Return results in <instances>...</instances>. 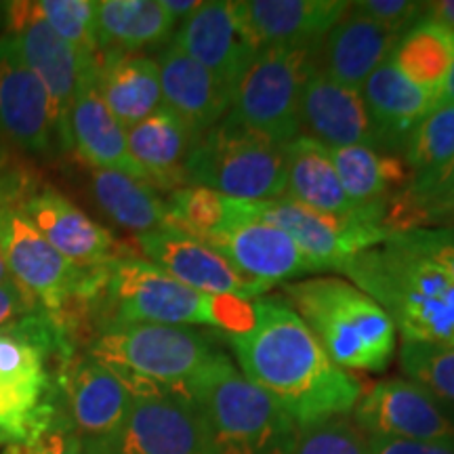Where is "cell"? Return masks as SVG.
Returning <instances> with one entry per match:
<instances>
[{"label":"cell","mask_w":454,"mask_h":454,"mask_svg":"<svg viewBox=\"0 0 454 454\" xmlns=\"http://www.w3.org/2000/svg\"><path fill=\"white\" fill-rule=\"evenodd\" d=\"M345 0H234L238 27L254 49L316 47L337 24Z\"/></svg>","instance_id":"17"},{"label":"cell","mask_w":454,"mask_h":454,"mask_svg":"<svg viewBox=\"0 0 454 454\" xmlns=\"http://www.w3.org/2000/svg\"><path fill=\"white\" fill-rule=\"evenodd\" d=\"M30 192L20 177L0 179V254L11 278L53 316L81 297L90 270L61 257L21 213V202Z\"/></svg>","instance_id":"9"},{"label":"cell","mask_w":454,"mask_h":454,"mask_svg":"<svg viewBox=\"0 0 454 454\" xmlns=\"http://www.w3.org/2000/svg\"><path fill=\"white\" fill-rule=\"evenodd\" d=\"M331 160L345 194L356 207H387L395 194L408 190L412 175L404 158H397L366 145L334 147Z\"/></svg>","instance_id":"31"},{"label":"cell","mask_w":454,"mask_h":454,"mask_svg":"<svg viewBox=\"0 0 454 454\" xmlns=\"http://www.w3.org/2000/svg\"><path fill=\"white\" fill-rule=\"evenodd\" d=\"M425 17L444 27L454 36V0H435V3H425Z\"/></svg>","instance_id":"45"},{"label":"cell","mask_w":454,"mask_h":454,"mask_svg":"<svg viewBox=\"0 0 454 454\" xmlns=\"http://www.w3.org/2000/svg\"><path fill=\"white\" fill-rule=\"evenodd\" d=\"M175 21L160 0H101L95 3V32L101 55L129 53L167 43Z\"/></svg>","instance_id":"30"},{"label":"cell","mask_w":454,"mask_h":454,"mask_svg":"<svg viewBox=\"0 0 454 454\" xmlns=\"http://www.w3.org/2000/svg\"><path fill=\"white\" fill-rule=\"evenodd\" d=\"M221 354L202 331L167 325H114L90 340L89 356L121 377L124 385L150 383L190 397V387Z\"/></svg>","instance_id":"6"},{"label":"cell","mask_w":454,"mask_h":454,"mask_svg":"<svg viewBox=\"0 0 454 454\" xmlns=\"http://www.w3.org/2000/svg\"><path fill=\"white\" fill-rule=\"evenodd\" d=\"M173 44L207 67L230 93H234L238 78L259 53L244 38L227 0L202 3L196 13L181 24Z\"/></svg>","instance_id":"22"},{"label":"cell","mask_w":454,"mask_h":454,"mask_svg":"<svg viewBox=\"0 0 454 454\" xmlns=\"http://www.w3.org/2000/svg\"><path fill=\"white\" fill-rule=\"evenodd\" d=\"M284 162H286V192L284 198L294 200L311 211L340 217L354 215H383L387 207H356L345 194L337 170L331 160V150L317 141L299 135L284 145Z\"/></svg>","instance_id":"27"},{"label":"cell","mask_w":454,"mask_h":454,"mask_svg":"<svg viewBox=\"0 0 454 454\" xmlns=\"http://www.w3.org/2000/svg\"><path fill=\"white\" fill-rule=\"evenodd\" d=\"M316 49H261L238 78L227 118L276 145L299 137V101L317 67Z\"/></svg>","instance_id":"8"},{"label":"cell","mask_w":454,"mask_h":454,"mask_svg":"<svg viewBox=\"0 0 454 454\" xmlns=\"http://www.w3.org/2000/svg\"><path fill=\"white\" fill-rule=\"evenodd\" d=\"M446 230H448V234L454 238V225H446Z\"/></svg>","instance_id":"51"},{"label":"cell","mask_w":454,"mask_h":454,"mask_svg":"<svg viewBox=\"0 0 454 454\" xmlns=\"http://www.w3.org/2000/svg\"><path fill=\"white\" fill-rule=\"evenodd\" d=\"M95 87L124 129L164 107L160 70L150 57L104 53L95 72Z\"/></svg>","instance_id":"29"},{"label":"cell","mask_w":454,"mask_h":454,"mask_svg":"<svg viewBox=\"0 0 454 454\" xmlns=\"http://www.w3.org/2000/svg\"><path fill=\"white\" fill-rule=\"evenodd\" d=\"M0 129L32 154L53 147L55 110L47 87L21 59L13 38H0Z\"/></svg>","instance_id":"19"},{"label":"cell","mask_w":454,"mask_h":454,"mask_svg":"<svg viewBox=\"0 0 454 454\" xmlns=\"http://www.w3.org/2000/svg\"><path fill=\"white\" fill-rule=\"evenodd\" d=\"M38 308H43V305L30 297L13 278L7 282H0V333L24 320V317L36 314Z\"/></svg>","instance_id":"42"},{"label":"cell","mask_w":454,"mask_h":454,"mask_svg":"<svg viewBox=\"0 0 454 454\" xmlns=\"http://www.w3.org/2000/svg\"><path fill=\"white\" fill-rule=\"evenodd\" d=\"M67 419L82 444L107 440L127 419L133 395L116 372L90 356H67L59 374Z\"/></svg>","instance_id":"18"},{"label":"cell","mask_w":454,"mask_h":454,"mask_svg":"<svg viewBox=\"0 0 454 454\" xmlns=\"http://www.w3.org/2000/svg\"><path fill=\"white\" fill-rule=\"evenodd\" d=\"M299 130L328 150L366 145L377 150L374 130L360 89L331 81L316 67L299 101Z\"/></svg>","instance_id":"21"},{"label":"cell","mask_w":454,"mask_h":454,"mask_svg":"<svg viewBox=\"0 0 454 454\" xmlns=\"http://www.w3.org/2000/svg\"><path fill=\"white\" fill-rule=\"evenodd\" d=\"M368 454H454V444L368 438Z\"/></svg>","instance_id":"44"},{"label":"cell","mask_w":454,"mask_h":454,"mask_svg":"<svg viewBox=\"0 0 454 454\" xmlns=\"http://www.w3.org/2000/svg\"><path fill=\"white\" fill-rule=\"evenodd\" d=\"M389 242L434 261L454 280V238L448 234L446 227H419L402 231L391 236Z\"/></svg>","instance_id":"39"},{"label":"cell","mask_w":454,"mask_h":454,"mask_svg":"<svg viewBox=\"0 0 454 454\" xmlns=\"http://www.w3.org/2000/svg\"><path fill=\"white\" fill-rule=\"evenodd\" d=\"M202 242L219 253L242 278L268 291L276 284L293 282V278L314 274L309 261L286 231L254 217L240 200L231 198H227L225 219Z\"/></svg>","instance_id":"11"},{"label":"cell","mask_w":454,"mask_h":454,"mask_svg":"<svg viewBox=\"0 0 454 454\" xmlns=\"http://www.w3.org/2000/svg\"><path fill=\"white\" fill-rule=\"evenodd\" d=\"M47 351L15 334L0 333V429L13 442L41 435L57 419V408L44 400L49 374Z\"/></svg>","instance_id":"15"},{"label":"cell","mask_w":454,"mask_h":454,"mask_svg":"<svg viewBox=\"0 0 454 454\" xmlns=\"http://www.w3.org/2000/svg\"><path fill=\"white\" fill-rule=\"evenodd\" d=\"M240 202L254 217L286 231L303 257L309 261L314 274L340 271L356 254L379 247L391 238V231L383 225V215L340 217V215L311 211L288 198Z\"/></svg>","instance_id":"10"},{"label":"cell","mask_w":454,"mask_h":454,"mask_svg":"<svg viewBox=\"0 0 454 454\" xmlns=\"http://www.w3.org/2000/svg\"><path fill=\"white\" fill-rule=\"evenodd\" d=\"M137 242L150 263L202 294L251 303L270 293L265 286L242 278L219 253H215L202 240L173 225L150 231V234H141L137 236Z\"/></svg>","instance_id":"16"},{"label":"cell","mask_w":454,"mask_h":454,"mask_svg":"<svg viewBox=\"0 0 454 454\" xmlns=\"http://www.w3.org/2000/svg\"><path fill=\"white\" fill-rule=\"evenodd\" d=\"M170 225L202 240L225 219L227 198L202 185H185L170 192L167 200Z\"/></svg>","instance_id":"37"},{"label":"cell","mask_w":454,"mask_h":454,"mask_svg":"<svg viewBox=\"0 0 454 454\" xmlns=\"http://www.w3.org/2000/svg\"><path fill=\"white\" fill-rule=\"evenodd\" d=\"M89 299L99 303L101 328L114 325L208 326L236 333L251 322V303L211 297L137 257H114L98 268Z\"/></svg>","instance_id":"2"},{"label":"cell","mask_w":454,"mask_h":454,"mask_svg":"<svg viewBox=\"0 0 454 454\" xmlns=\"http://www.w3.org/2000/svg\"><path fill=\"white\" fill-rule=\"evenodd\" d=\"M0 444H11V438L7 434H4L3 429H0Z\"/></svg>","instance_id":"50"},{"label":"cell","mask_w":454,"mask_h":454,"mask_svg":"<svg viewBox=\"0 0 454 454\" xmlns=\"http://www.w3.org/2000/svg\"><path fill=\"white\" fill-rule=\"evenodd\" d=\"M400 36L357 13L349 3L316 49L317 70L351 89H362L368 76L391 59Z\"/></svg>","instance_id":"23"},{"label":"cell","mask_w":454,"mask_h":454,"mask_svg":"<svg viewBox=\"0 0 454 454\" xmlns=\"http://www.w3.org/2000/svg\"><path fill=\"white\" fill-rule=\"evenodd\" d=\"M452 57V34L423 17L402 34L391 55V64L404 74L408 81L427 90L438 106L440 93L450 72Z\"/></svg>","instance_id":"33"},{"label":"cell","mask_w":454,"mask_h":454,"mask_svg":"<svg viewBox=\"0 0 454 454\" xmlns=\"http://www.w3.org/2000/svg\"><path fill=\"white\" fill-rule=\"evenodd\" d=\"M160 3L175 24H179V21L184 24L187 17L194 15L198 7L202 4V3H198V0H160Z\"/></svg>","instance_id":"46"},{"label":"cell","mask_w":454,"mask_h":454,"mask_svg":"<svg viewBox=\"0 0 454 454\" xmlns=\"http://www.w3.org/2000/svg\"><path fill=\"white\" fill-rule=\"evenodd\" d=\"M291 454H368V435L351 417H334L301 429Z\"/></svg>","instance_id":"38"},{"label":"cell","mask_w":454,"mask_h":454,"mask_svg":"<svg viewBox=\"0 0 454 454\" xmlns=\"http://www.w3.org/2000/svg\"><path fill=\"white\" fill-rule=\"evenodd\" d=\"M200 137L168 107H160L150 118L127 129V144L133 160L147 181L162 190L187 185L185 164Z\"/></svg>","instance_id":"28"},{"label":"cell","mask_w":454,"mask_h":454,"mask_svg":"<svg viewBox=\"0 0 454 454\" xmlns=\"http://www.w3.org/2000/svg\"><path fill=\"white\" fill-rule=\"evenodd\" d=\"M213 454H291L301 427L223 351L190 387Z\"/></svg>","instance_id":"5"},{"label":"cell","mask_w":454,"mask_h":454,"mask_svg":"<svg viewBox=\"0 0 454 454\" xmlns=\"http://www.w3.org/2000/svg\"><path fill=\"white\" fill-rule=\"evenodd\" d=\"M90 190L101 211L124 230L141 236L170 227L167 200H162L156 187L144 179L130 177L121 170L93 168Z\"/></svg>","instance_id":"32"},{"label":"cell","mask_w":454,"mask_h":454,"mask_svg":"<svg viewBox=\"0 0 454 454\" xmlns=\"http://www.w3.org/2000/svg\"><path fill=\"white\" fill-rule=\"evenodd\" d=\"M333 364L345 372H383L395 356V326L377 301L349 280L305 278L282 286Z\"/></svg>","instance_id":"4"},{"label":"cell","mask_w":454,"mask_h":454,"mask_svg":"<svg viewBox=\"0 0 454 454\" xmlns=\"http://www.w3.org/2000/svg\"><path fill=\"white\" fill-rule=\"evenodd\" d=\"M164 107L177 114L198 137L223 121L230 112L231 93L215 81L207 67L185 55L173 43L158 55Z\"/></svg>","instance_id":"25"},{"label":"cell","mask_w":454,"mask_h":454,"mask_svg":"<svg viewBox=\"0 0 454 454\" xmlns=\"http://www.w3.org/2000/svg\"><path fill=\"white\" fill-rule=\"evenodd\" d=\"M349 417L368 438L454 444V406L411 379L374 383Z\"/></svg>","instance_id":"13"},{"label":"cell","mask_w":454,"mask_h":454,"mask_svg":"<svg viewBox=\"0 0 454 454\" xmlns=\"http://www.w3.org/2000/svg\"><path fill=\"white\" fill-rule=\"evenodd\" d=\"M84 454H213L194 402L168 391L133 395L127 419Z\"/></svg>","instance_id":"12"},{"label":"cell","mask_w":454,"mask_h":454,"mask_svg":"<svg viewBox=\"0 0 454 454\" xmlns=\"http://www.w3.org/2000/svg\"><path fill=\"white\" fill-rule=\"evenodd\" d=\"M7 280H11V274L7 270V263H4L3 254H0V282H7Z\"/></svg>","instance_id":"49"},{"label":"cell","mask_w":454,"mask_h":454,"mask_svg":"<svg viewBox=\"0 0 454 454\" xmlns=\"http://www.w3.org/2000/svg\"><path fill=\"white\" fill-rule=\"evenodd\" d=\"M340 274L381 305L402 340L454 348V280L434 261L387 240Z\"/></svg>","instance_id":"3"},{"label":"cell","mask_w":454,"mask_h":454,"mask_svg":"<svg viewBox=\"0 0 454 454\" xmlns=\"http://www.w3.org/2000/svg\"><path fill=\"white\" fill-rule=\"evenodd\" d=\"M406 194L419 208H421V211L431 207V204H438L454 198V158L438 175H435V177H431L421 185L408 187Z\"/></svg>","instance_id":"43"},{"label":"cell","mask_w":454,"mask_h":454,"mask_svg":"<svg viewBox=\"0 0 454 454\" xmlns=\"http://www.w3.org/2000/svg\"><path fill=\"white\" fill-rule=\"evenodd\" d=\"M67 145L78 152L93 168L121 170L130 177L147 181L145 173L133 160L127 144V129L116 121L95 87V78L82 82L67 114ZM150 184V181H147Z\"/></svg>","instance_id":"26"},{"label":"cell","mask_w":454,"mask_h":454,"mask_svg":"<svg viewBox=\"0 0 454 454\" xmlns=\"http://www.w3.org/2000/svg\"><path fill=\"white\" fill-rule=\"evenodd\" d=\"M21 213L57 253L81 270H95L114 259V236L87 217L53 187L32 190Z\"/></svg>","instance_id":"20"},{"label":"cell","mask_w":454,"mask_h":454,"mask_svg":"<svg viewBox=\"0 0 454 454\" xmlns=\"http://www.w3.org/2000/svg\"><path fill=\"white\" fill-rule=\"evenodd\" d=\"M0 454H84L81 435L72 427L70 419L59 417L41 435L26 442H13Z\"/></svg>","instance_id":"40"},{"label":"cell","mask_w":454,"mask_h":454,"mask_svg":"<svg viewBox=\"0 0 454 454\" xmlns=\"http://www.w3.org/2000/svg\"><path fill=\"white\" fill-rule=\"evenodd\" d=\"M411 185H421L454 158V104H438L419 122L404 145Z\"/></svg>","instance_id":"34"},{"label":"cell","mask_w":454,"mask_h":454,"mask_svg":"<svg viewBox=\"0 0 454 454\" xmlns=\"http://www.w3.org/2000/svg\"><path fill=\"white\" fill-rule=\"evenodd\" d=\"M425 215V227L429 223H442V221H452L450 225H454V198L438 204H431L423 211Z\"/></svg>","instance_id":"47"},{"label":"cell","mask_w":454,"mask_h":454,"mask_svg":"<svg viewBox=\"0 0 454 454\" xmlns=\"http://www.w3.org/2000/svg\"><path fill=\"white\" fill-rule=\"evenodd\" d=\"M38 13L53 27L57 36L74 47L82 61L98 67L101 51L95 32L93 0H38Z\"/></svg>","instance_id":"35"},{"label":"cell","mask_w":454,"mask_h":454,"mask_svg":"<svg viewBox=\"0 0 454 454\" xmlns=\"http://www.w3.org/2000/svg\"><path fill=\"white\" fill-rule=\"evenodd\" d=\"M360 93L371 118L377 150L383 154L404 150L412 130L435 107V99L427 90L408 81L391 59L368 76Z\"/></svg>","instance_id":"24"},{"label":"cell","mask_w":454,"mask_h":454,"mask_svg":"<svg viewBox=\"0 0 454 454\" xmlns=\"http://www.w3.org/2000/svg\"><path fill=\"white\" fill-rule=\"evenodd\" d=\"M187 185H202L231 200H274L286 192L284 145L223 118L194 145Z\"/></svg>","instance_id":"7"},{"label":"cell","mask_w":454,"mask_h":454,"mask_svg":"<svg viewBox=\"0 0 454 454\" xmlns=\"http://www.w3.org/2000/svg\"><path fill=\"white\" fill-rule=\"evenodd\" d=\"M225 340L244 377L278 402L301 429L349 417L362 397V383L333 364L284 297L254 299L251 322L227 333Z\"/></svg>","instance_id":"1"},{"label":"cell","mask_w":454,"mask_h":454,"mask_svg":"<svg viewBox=\"0 0 454 454\" xmlns=\"http://www.w3.org/2000/svg\"><path fill=\"white\" fill-rule=\"evenodd\" d=\"M400 368L406 379L454 406V348L402 340Z\"/></svg>","instance_id":"36"},{"label":"cell","mask_w":454,"mask_h":454,"mask_svg":"<svg viewBox=\"0 0 454 454\" xmlns=\"http://www.w3.org/2000/svg\"><path fill=\"white\" fill-rule=\"evenodd\" d=\"M7 34L13 38L26 66L47 87L55 110L59 141L67 145V114L84 81L95 78L98 67L89 66L38 13L36 3H7Z\"/></svg>","instance_id":"14"},{"label":"cell","mask_w":454,"mask_h":454,"mask_svg":"<svg viewBox=\"0 0 454 454\" xmlns=\"http://www.w3.org/2000/svg\"><path fill=\"white\" fill-rule=\"evenodd\" d=\"M438 104H454V57H452V66L450 72H448L444 89H442Z\"/></svg>","instance_id":"48"},{"label":"cell","mask_w":454,"mask_h":454,"mask_svg":"<svg viewBox=\"0 0 454 454\" xmlns=\"http://www.w3.org/2000/svg\"><path fill=\"white\" fill-rule=\"evenodd\" d=\"M4 9H7V3H0V13H3Z\"/></svg>","instance_id":"52"},{"label":"cell","mask_w":454,"mask_h":454,"mask_svg":"<svg viewBox=\"0 0 454 454\" xmlns=\"http://www.w3.org/2000/svg\"><path fill=\"white\" fill-rule=\"evenodd\" d=\"M351 4L357 13L366 15L374 24L397 36L425 17V3L417 0H360Z\"/></svg>","instance_id":"41"}]
</instances>
